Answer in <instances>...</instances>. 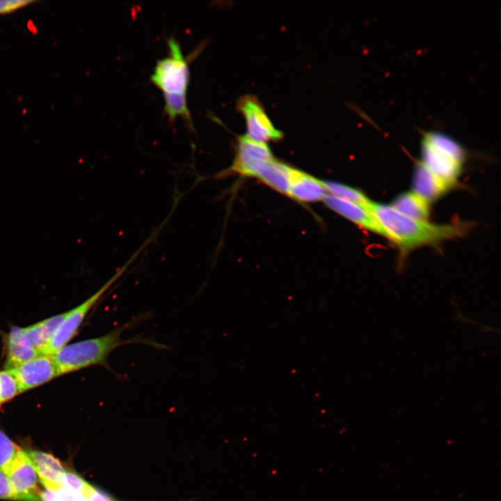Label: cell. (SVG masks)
<instances>
[{
    "label": "cell",
    "instance_id": "cell-1",
    "mask_svg": "<svg viewBox=\"0 0 501 501\" xmlns=\"http://www.w3.org/2000/svg\"><path fill=\"white\" fill-rule=\"evenodd\" d=\"M402 253L424 245H435L445 240L463 236L468 224H436L407 217L391 205L372 202L368 209Z\"/></svg>",
    "mask_w": 501,
    "mask_h": 501
},
{
    "label": "cell",
    "instance_id": "cell-2",
    "mask_svg": "<svg viewBox=\"0 0 501 501\" xmlns=\"http://www.w3.org/2000/svg\"><path fill=\"white\" fill-rule=\"evenodd\" d=\"M136 318L102 336L81 340L60 349L51 355L58 375L75 372L93 365L109 368L108 358L116 349L131 344H145L156 348L164 346L139 336L125 339L122 333L135 323Z\"/></svg>",
    "mask_w": 501,
    "mask_h": 501
},
{
    "label": "cell",
    "instance_id": "cell-3",
    "mask_svg": "<svg viewBox=\"0 0 501 501\" xmlns=\"http://www.w3.org/2000/svg\"><path fill=\"white\" fill-rule=\"evenodd\" d=\"M421 161L434 174L450 183L456 184L466 152L463 147L446 134L437 131L422 132Z\"/></svg>",
    "mask_w": 501,
    "mask_h": 501
},
{
    "label": "cell",
    "instance_id": "cell-4",
    "mask_svg": "<svg viewBox=\"0 0 501 501\" xmlns=\"http://www.w3.org/2000/svg\"><path fill=\"white\" fill-rule=\"evenodd\" d=\"M145 247L142 246L134 253L125 265L119 269L98 291L82 303L67 311L66 317L59 328L57 329L51 340L47 344L40 349L44 355H53L62 347H65L70 340L77 334L83 321L88 312L97 303L103 294L123 275L131 263L136 258L138 255Z\"/></svg>",
    "mask_w": 501,
    "mask_h": 501
},
{
    "label": "cell",
    "instance_id": "cell-5",
    "mask_svg": "<svg viewBox=\"0 0 501 501\" xmlns=\"http://www.w3.org/2000/svg\"><path fill=\"white\" fill-rule=\"evenodd\" d=\"M169 54L157 61L150 81L163 94H186L190 71L179 42L170 37L167 40Z\"/></svg>",
    "mask_w": 501,
    "mask_h": 501
},
{
    "label": "cell",
    "instance_id": "cell-6",
    "mask_svg": "<svg viewBox=\"0 0 501 501\" xmlns=\"http://www.w3.org/2000/svg\"><path fill=\"white\" fill-rule=\"evenodd\" d=\"M237 109L245 118L247 128L246 136L248 138L266 143L277 141L283 138V132L274 127L264 107L255 97H241L238 100Z\"/></svg>",
    "mask_w": 501,
    "mask_h": 501
},
{
    "label": "cell",
    "instance_id": "cell-7",
    "mask_svg": "<svg viewBox=\"0 0 501 501\" xmlns=\"http://www.w3.org/2000/svg\"><path fill=\"white\" fill-rule=\"evenodd\" d=\"M15 500L41 501L38 476L26 452L19 450L7 472Z\"/></svg>",
    "mask_w": 501,
    "mask_h": 501
},
{
    "label": "cell",
    "instance_id": "cell-8",
    "mask_svg": "<svg viewBox=\"0 0 501 501\" xmlns=\"http://www.w3.org/2000/svg\"><path fill=\"white\" fill-rule=\"evenodd\" d=\"M8 370L17 381L19 393L58 376L51 355H40Z\"/></svg>",
    "mask_w": 501,
    "mask_h": 501
},
{
    "label": "cell",
    "instance_id": "cell-9",
    "mask_svg": "<svg viewBox=\"0 0 501 501\" xmlns=\"http://www.w3.org/2000/svg\"><path fill=\"white\" fill-rule=\"evenodd\" d=\"M273 157L266 143L255 141L244 135L237 139L236 156L228 170L254 177L260 164Z\"/></svg>",
    "mask_w": 501,
    "mask_h": 501
},
{
    "label": "cell",
    "instance_id": "cell-10",
    "mask_svg": "<svg viewBox=\"0 0 501 501\" xmlns=\"http://www.w3.org/2000/svg\"><path fill=\"white\" fill-rule=\"evenodd\" d=\"M323 200L330 209L362 228L388 239L386 232L376 218L361 206L331 194H326Z\"/></svg>",
    "mask_w": 501,
    "mask_h": 501
},
{
    "label": "cell",
    "instance_id": "cell-11",
    "mask_svg": "<svg viewBox=\"0 0 501 501\" xmlns=\"http://www.w3.org/2000/svg\"><path fill=\"white\" fill-rule=\"evenodd\" d=\"M59 325L58 319L51 317L26 328H14L6 342L40 350L51 340Z\"/></svg>",
    "mask_w": 501,
    "mask_h": 501
},
{
    "label": "cell",
    "instance_id": "cell-12",
    "mask_svg": "<svg viewBox=\"0 0 501 501\" xmlns=\"http://www.w3.org/2000/svg\"><path fill=\"white\" fill-rule=\"evenodd\" d=\"M26 452L45 489L54 490L62 485L65 470L58 459L49 453L42 451Z\"/></svg>",
    "mask_w": 501,
    "mask_h": 501
},
{
    "label": "cell",
    "instance_id": "cell-13",
    "mask_svg": "<svg viewBox=\"0 0 501 501\" xmlns=\"http://www.w3.org/2000/svg\"><path fill=\"white\" fill-rule=\"evenodd\" d=\"M452 185L432 173L421 161L415 166L413 189L427 202H431L444 195Z\"/></svg>",
    "mask_w": 501,
    "mask_h": 501
},
{
    "label": "cell",
    "instance_id": "cell-14",
    "mask_svg": "<svg viewBox=\"0 0 501 501\" xmlns=\"http://www.w3.org/2000/svg\"><path fill=\"white\" fill-rule=\"evenodd\" d=\"M323 181L294 168L287 195L295 200L304 202L323 200L327 194Z\"/></svg>",
    "mask_w": 501,
    "mask_h": 501
},
{
    "label": "cell",
    "instance_id": "cell-15",
    "mask_svg": "<svg viewBox=\"0 0 501 501\" xmlns=\"http://www.w3.org/2000/svg\"><path fill=\"white\" fill-rule=\"evenodd\" d=\"M293 170L294 168L272 158L260 165L255 177L273 189L287 195Z\"/></svg>",
    "mask_w": 501,
    "mask_h": 501
},
{
    "label": "cell",
    "instance_id": "cell-16",
    "mask_svg": "<svg viewBox=\"0 0 501 501\" xmlns=\"http://www.w3.org/2000/svg\"><path fill=\"white\" fill-rule=\"evenodd\" d=\"M391 207L400 214L419 221H427L429 216V203L413 191L397 196Z\"/></svg>",
    "mask_w": 501,
    "mask_h": 501
},
{
    "label": "cell",
    "instance_id": "cell-17",
    "mask_svg": "<svg viewBox=\"0 0 501 501\" xmlns=\"http://www.w3.org/2000/svg\"><path fill=\"white\" fill-rule=\"evenodd\" d=\"M328 194L354 202L368 211L371 201L360 191L334 182H323Z\"/></svg>",
    "mask_w": 501,
    "mask_h": 501
},
{
    "label": "cell",
    "instance_id": "cell-18",
    "mask_svg": "<svg viewBox=\"0 0 501 501\" xmlns=\"http://www.w3.org/2000/svg\"><path fill=\"white\" fill-rule=\"evenodd\" d=\"M164 111L170 120L173 122L178 117H182L191 127L193 123L188 109L186 94H164Z\"/></svg>",
    "mask_w": 501,
    "mask_h": 501
},
{
    "label": "cell",
    "instance_id": "cell-19",
    "mask_svg": "<svg viewBox=\"0 0 501 501\" xmlns=\"http://www.w3.org/2000/svg\"><path fill=\"white\" fill-rule=\"evenodd\" d=\"M6 369H10L40 355H42L41 351L35 348L8 342H6Z\"/></svg>",
    "mask_w": 501,
    "mask_h": 501
},
{
    "label": "cell",
    "instance_id": "cell-20",
    "mask_svg": "<svg viewBox=\"0 0 501 501\" xmlns=\"http://www.w3.org/2000/svg\"><path fill=\"white\" fill-rule=\"evenodd\" d=\"M40 498L41 501H88L84 494L65 484L54 490L45 489L40 491Z\"/></svg>",
    "mask_w": 501,
    "mask_h": 501
},
{
    "label": "cell",
    "instance_id": "cell-21",
    "mask_svg": "<svg viewBox=\"0 0 501 501\" xmlns=\"http://www.w3.org/2000/svg\"><path fill=\"white\" fill-rule=\"evenodd\" d=\"M20 449L0 430V470L7 472Z\"/></svg>",
    "mask_w": 501,
    "mask_h": 501
},
{
    "label": "cell",
    "instance_id": "cell-22",
    "mask_svg": "<svg viewBox=\"0 0 501 501\" xmlns=\"http://www.w3.org/2000/svg\"><path fill=\"white\" fill-rule=\"evenodd\" d=\"M19 393L16 379L8 370L0 372V404Z\"/></svg>",
    "mask_w": 501,
    "mask_h": 501
},
{
    "label": "cell",
    "instance_id": "cell-23",
    "mask_svg": "<svg viewBox=\"0 0 501 501\" xmlns=\"http://www.w3.org/2000/svg\"><path fill=\"white\" fill-rule=\"evenodd\" d=\"M62 484H65L86 496L92 487V485L81 476L75 472L68 471H65L64 474Z\"/></svg>",
    "mask_w": 501,
    "mask_h": 501
},
{
    "label": "cell",
    "instance_id": "cell-24",
    "mask_svg": "<svg viewBox=\"0 0 501 501\" xmlns=\"http://www.w3.org/2000/svg\"><path fill=\"white\" fill-rule=\"evenodd\" d=\"M35 2V0H0V15L11 13Z\"/></svg>",
    "mask_w": 501,
    "mask_h": 501
},
{
    "label": "cell",
    "instance_id": "cell-25",
    "mask_svg": "<svg viewBox=\"0 0 501 501\" xmlns=\"http://www.w3.org/2000/svg\"><path fill=\"white\" fill-rule=\"evenodd\" d=\"M0 499L13 500L15 497L11 488L7 474L0 470Z\"/></svg>",
    "mask_w": 501,
    "mask_h": 501
},
{
    "label": "cell",
    "instance_id": "cell-26",
    "mask_svg": "<svg viewBox=\"0 0 501 501\" xmlns=\"http://www.w3.org/2000/svg\"><path fill=\"white\" fill-rule=\"evenodd\" d=\"M86 497L88 501H116L107 493L93 486L87 493Z\"/></svg>",
    "mask_w": 501,
    "mask_h": 501
}]
</instances>
